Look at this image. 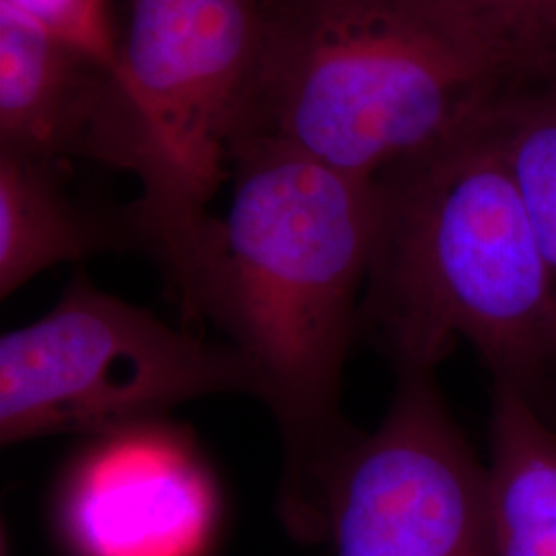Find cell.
<instances>
[{
	"label": "cell",
	"mask_w": 556,
	"mask_h": 556,
	"mask_svg": "<svg viewBox=\"0 0 556 556\" xmlns=\"http://www.w3.org/2000/svg\"><path fill=\"white\" fill-rule=\"evenodd\" d=\"M231 204L202 319L258 376L282 439L277 516L309 542L361 431L340 408L376 236L374 179L266 140L231 149Z\"/></svg>",
	"instance_id": "1"
},
{
	"label": "cell",
	"mask_w": 556,
	"mask_h": 556,
	"mask_svg": "<svg viewBox=\"0 0 556 556\" xmlns=\"http://www.w3.org/2000/svg\"><path fill=\"white\" fill-rule=\"evenodd\" d=\"M491 110L374 179L358 332L378 338L397 376L433 374L466 342L493 383L542 408L556 390L555 293Z\"/></svg>",
	"instance_id": "2"
},
{
	"label": "cell",
	"mask_w": 556,
	"mask_h": 556,
	"mask_svg": "<svg viewBox=\"0 0 556 556\" xmlns=\"http://www.w3.org/2000/svg\"><path fill=\"white\" fill-rule=\"evenodd\" d=\"M511 89L439 0H258L233 147L277 142L376 179L454 139Z\"/></svg>",
	"instance_id": "3"
},
{
	"label": "cell",
	"mask_w": 556,
	"mask_h": 556,
	"mask_svg": "<svg viewBox=\"0 0 556 556\" xmlns=\"http://www.w3.org/2000/svg\"><path fill=\"white\" fill-rule=\"evenodd\" d=\"M258 0H128L119 40L140 199L126 206L184 316L200 319L219 248L208 204L231 178Z\"/></svg>",
	"instance_id": "4"
},
{
	"label": "cell",
	"mask_w": 556,
	"mask_h": 556,
	"mask_svg": "<svg viewBox=\"0 0 556 556\" xmlns=\"http://www.w3.org/2000/svg\"><path fill=\"white\" fill-rule=\"evenodd\" d=\"M219 394L262 396L229 342L172 328L77 270L40 319L0 338V441L108 435Z\"/></svg>",
	"instance_id": "5"
},
{
	"label": "cell",
	"mask_w": 556,
	"mask_h": 556,
	"mask_svg": "<svg viewBox=\"0 0 556 556\" xmlns=\"http://www.w3.org/2000/svg\"><path fill=\"white\" fill-rule=\"evenodd\" d=\"M314 542L334 556H498L486 464L433 374L397 376L386 417L330 480Z\"/></svg>",
	"instance_id": "6"
},
{
	"label": "cell",
	"mask_w": 556,
	"mask_h": 556,
	"mask_svg": "<svg viewBox=\"0 0 556 556\" xmlns=\"http://www.w3.org/2000/svg\"><path fill=\"white\" fill-rule=\"evenodd\" d=\"M54 517L73 556H204L219 497L190 433L163 418L93 439Z\"/></svg>",
	"instance_id": "7"
},
{
	"label": "cell",
	"mask_w": 556,
	"mask_h": 556,
	"mask_svg": "<svg viewBox=\"0 0 556 556\" xmlns=\"http://www.w3.org/2000/svg\"><path fill=\"white\" fill-rule=\"evenodd\" d=\"M0 149L132 174L135 118L116 73L0 0Z\"/></svg>",
	"instance_id": "8"
},
{
	"label": "cell",
	"mask_w": 556,
	"mask_h": 556,
	"mask_svg": "<svg viewBox=\"0 0 556 556\" xmlns=\"http://www.w3.org/2000/svg\"><path fill=\"white\" fill-rule=\"evenodd\" d=\"M110 250H140L126 213L80 208L66 190V161L0 149V298L56 264Z\"/></svg>",
	"instance_id": "9"
},
{
	"label": "cell",
	"mask_w": 556,
	"mask_h": 556,
	"mask_svg": "<svg viewBox=\"0 0 556 556\" xmlns=\"http://www.w3.org/2000/svg\"><path fill=\"white\" fill-rule=\"evenodd\" d=\"M489 498L498 556H556V433L544 410L493 383Z\"/></svg>",
	"instance_id": "10"
},
{
	"label": "cell",
	"mask_w": 556,
	"mask_h": 556,
	"mask_svg": "<svg viewBox=\"0 0 556 556\" xmlns=\"http://www.w3.org/2000/svg\"><path fill=\"white\" fill-rule=\"evenodd\" d=\"M491 124L556 301V80L511 89L493 105Z\"/></svg>",
	"instance_id": "11"
},
{
	"label": "cell",
	"mask_w": 556,
	"mask_h": 556,
	"mask_svg": "<svg viewBox=\"0 0 556 556\" xmlns=\"http://www.w3.org/2000/svg\"><path fill=\"white\" fill-rule=\"evenodd\" d=\"M498 60L514 89L556 80V0H439Z\"/></svg>",
	"instance_id": "12"
},
{
	"label": "cell",
	"mask_w": 556,
	"mask_h": 556,
	"mask_svg": "<svg viewBox=\"0 0 556 556\" xmlns=\"http://www.w3.org/2000/svg\"><path fill=\"white\" fill-rule=\"evenodd\" d=\"M48 31L108 66L122 80L119 40L110 0H4ZM124 85V83H122Z\"/></svg>",
	"instance_id": "13"
}]
</instances>
